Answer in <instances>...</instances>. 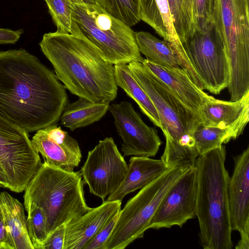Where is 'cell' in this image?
Instances as JSON below:
<instances>
[{
	"label": "cell",
	"instance_id": "6da1fadb",
	"mask_svg": "<svg viewBox=\"0 0 249 249\" xmlns=\"http://www.w3.org/2000/svg\"><path fill=\"white\" fill-rule=\"evenodd\" d=\"M66 89L26 50L0 52V116L28 133L58 122L68 104Z\"/></svg>",
	"mask_w": 249,
	"mask_h": 249
},
{
	"label": "cell",
	"instance_id": "7a4b0ae2",
	"mask_svg": "<svg viewBox=\"0 0 249 249\" xmlns=\"http://www.w3.org/2000/svg\"><path fill=\"white\" fill-rule=\"evenodd\" d=\"M39 46L57 78L72 94L93 103H110L116 98L114 66L90 43L55 32L45 34Z\"/></svg>",
	"mask_w": 249,
	"mask_h": 249
},
{
	"label": "cell",
	"instance_id": "3957f363",
	"mask_svg": "<svg viewBox=\"0 0 249 249\" xmlns=\"http://www.w3.org/2000/svg\"><path fill=\"white\" fill-rule=\"evenodd\" d=\"M128 65L158 113L166 140L160 158L165 167L195 166L198 156L194 137L195 129L200 124L198 114L187 107L142 63L132 62Z\"/></svg>",
	"mask_w": 249,
	"mask_h": 249
},
{
	"label": "cell",
	"instance_id": "277c9868",
	"mask_svg": "<svg viewBox=\"0 0 249 249\" xmlns=\"http://www.w3.org/2000/svg\"><path fill=\"white\" fill-rule=\"evenodd\" d=\"M224 145L198 156L196 216L200 243L205 249H231V229L227 196L230 178Z\"/></svg>",
	"mask_w": 249,
	"mask_h": 249
},
{
	"label": "cell",
	"instance_id": "5b68a950",
	"mask_svg": "<svg viewBox=\"0 0 249 249\" xmlns=\"http://www.w3.org/2000/svg\"><path fill=\"white\" fill-rule=\"evenodd\" d=\"M84 183L80 171H66L44 161L24 190L25 209L40 208L50 234L91 209L86 204Z\"/></svg>",
	"mask_w": 249,
	"mask_h": 249
},
{
	"label": "cell",
	"instance_id": "8992f818",
	"mask_svg": "<svg viewBox=\"0 0 249 249\" xmlns=\"http://www.w3.org/2000/svg\"><path fill=\"white\" fill-rule=\"evenodd\" d=\"M71 34L90 43L113 65L142 63L144 59L131 27L95 4L73 3Z\"/></svg>",
	"mask_w": 249,
	"mask_h": 249
},
{
	"label": "cell",
	"instance_id": "52a82bcc",
	"mask_svg": "<svg viewBox=\"0 0 249 249\" xmlns=\"http://www.w3.org/2000/svg\"><path fill=\"white\" fill-rule=\"evenodd\" d=\"M249 0H210L212 23L222 39L230 67L227 88L233 96L249 90Z\"/></svg>",
	"mask_w": 249,
	"mask_h": 249
},
{
	"label": "cell",
	"instance_id": "ba28073f",
	"mask_svg": "<svg viewBox=\"0 0 249 249\" xmlns=\"http://www.w3.org/2000/svg\"><path fill=\"white\" fill-rule=\"evenodd\" d=\"M180 67L200 89L219 94L228 88L230 67L224 43L213 24L196 32L175 51Z\"/></svg>",
	"mask_w": 249,
	"mask_h": 249
},
{
	"label": "cell",
	"instance_id": "9c48e42d",
	"mask_svg": "<svg viewBox=\"0 0 249 249\" xmlns=\"http://www.w3.org/2000/svg\"><path fill=\"white\" fill-rule=\"evenodd\" d=\"M191 167L168 168L130 199L119 212L106 249H124L136 239L142 238L165 195Z\"/></svg>",
	"mask_w": 249,
	"mask_h": 249
},
{
	"label": "cell",
	"instance_id": "30bf717a",
	"mask_svg": "<svg viewBox=\"0 0 249 249\" xmlns=\"http://www.w3.org/2000/svg\"><path fill=\"white\" fill-rule=\"evenodd\" d=\"M41 164L28 133L0 116V165L7 176L8 189L23 192Z\"/></svg>",
	"mask_w": 249,
	"mask_h": 249
},
{
	"label": "cell",
	"instance_id": "8fae6325",
	"mask_svg": "<svg viewBox=\"0 0 249 249\" xmlns=\"http://www.w3.org/2000/svg\"><path fill=\"white\" fill-rule=\"evenodd\" d=\"M139 3L141 20L173 49L196 32L195 0H139Z\"/></svg>",
	"mask_w": 249,
	"mask_h": 249
},
{
	"label": "cell",
	"instance_id": "7c38bea8",
	"mask_svg": "<svg viewBox=\"0 0 249 249\" xmlns=\"http://www.w3.org/2000/svg\"><path fill=\"white\" fill-rule=\"evenodd\" d=\"M128 164L111 137L100 140L89 151L80 173L91 194L104 201L123 182Z\"/></svg>",
	"mask_w": 249,
	"mask_h": 249
},
{
	"label": "cell",
	"instance_id": "4fadbf2b",
	"mask_svg": "<svg viewBox=\"0 0 249 249\" xmlns=\"http://www.w3.org/2000/svg\"><path fill=\"white\" fill-rule=\"evenodd\" d=\"M122 138L124 156L154 157L162 144L155 127L148 126L140 114L127 101L111 104L108 107Z\"/></svg>",
	"mask_w": 249,
	"mask_h": 249
},
{
	"label": "cell",
	"instance_id": "5bb4252c",
	"mask_svg": "<svg viewBox=\"0 0 249 249\" xmlns=\"http://www.w3.org/2000/svg\"><path fill=\"white\" fill-rule=\"evenodd\" d=\"M197 170L195 166L173 185L165 195L148 226L149 229L182 227L196 217Z\"/></svg>",
	"mask_w": 249,
	"mask_h": 249
},
{
	"label": "cell",
	"instance_id": "9a60e30c",
	"mask_svg": "<svg viewBox=\"0 0 249 249\" xmlns=\"http://www.w3.org/2000/svg\"><path fill=\"white\" fill-rule=\"evenodd\" d=\"M31 141L44 161L51 165L73 171L81 161L82 154L77 141L56 124L36 131Z\"/></svg>",
	"mask_w": 249,
	"mask_h": 249
},
{
	"label": "cell",
	"instance_id": "2e32d148",
	"mask_svg": "<svg viewBox=\"0 0 249 249\" xmlns=\"http://www.w3.org/2000/svg\"><path fill=\"white\" fill-rule=\"evenodd\" d=\"M122 201H105L65 224L63 249H83L121 210Z\"/></svg>",
	"mask_w": 249,
	"mask_h": 249
},
{
	"label": "cell",
	"instance_id": "e0dca14e",
	"mask_svg": "<svg viewBox=\"0 0 249 249\" xmlns=\"http://www.w3.org/2000/svg\"><path fill=\"white\" fill-rule=\"evenodd\" d=\"M233 160L227 196L231 229L239 231L249 224V147L234 157Z\"/></svg>",
	"mask_w": 249,
	"mask_h": 249
},
{
	"label": "cell",
	"instance_id": "ac0fdd59",
	"mask_svg": "<svg viewBox=\"0 0 249 249\" xmlns=\"http://www.w3.org/2000/svg\"><path fill=\"white\" fill-rule=\"evenodd\" d=\"M189 109L195 113L207 101L213 98L200 89L180 67L157 65L146 59L142 63Z\"/></svg>",
	"mask_w": 249,
	"mask_h": 249
},
{
	"label": "cell",
	"instance_id": "d6986e66",
	"mask_svg": "<svg viewBox=\"0 0 249 249\" xmlns=\"http://www.w3.org/2000/svg\"><path fill=\"white\" fill-rule=\"evenodd\" d=\"M167 169L161 160L131 157L123 182L115 191L108 195L107 201H122L126 195L147 185Z\"/></svg>",
	"mask_w": 249,
	"mask_h": 249
},
{
	"label": "cell",
	"instance_id": "ffe728a7",
	"mask_svg": "<svg viewBox=\"0 0 249 249\" xmlns=\"http://www.w3.org/2000/svg\"><path fill=\"white\" fill-rule=\"evenodd\" d=\"M249 112V91L240 99L226 101L213 97L205 102L198 111L200 124L226 127Z\"/></svg>",
	"mask_w": 249,
	"mask_h": 249
},
{
	"label": "cell",
	"instance_id": "44dd1931",
	"mask_svg": "<svg viewBox=\"0 0 249 249\" xmlns=\"http://www.w3.org/2000/svg\"><path fill=\"white\" fill-rule=\"evenodd\" d=\"M0 209L15 249H34L28 235L23 205L5 191L0 193Z\"/></svg>",
	"mask_w": 249,
	"mask_h": 249
},
{
	"label": "cell",
	"instance_id": "7402d4cb",
	"mask_svg": "<svg viewBox=\"0 0 249 249\" xmlns=\"http://www.w3.org/2000/svg\"><path fill=\"white\" fill-rule=\"evenodd\" d=\"M249 121V112L226 127L199 124L194 133L198 156L237 139L243 133Z\"/></svg>",
	"mask_w": 249,
	"mask_h": 249
},
{
	"label": "cell",
	"instance_id": "603a6c76",
	"mask_svg": "<svg viewBox=\"0 0 249 249\" xmlns=\"http://www.w3.org/2000/svg\"><path fill=\"white\" fill-rule=\"evenodd\" d=\"M109 103H93L79 97L75 102L67 104L60 117L61 124L71 131L89 125L105 116Z\"/></svg>",
	"mask_w": 249,
	"mask_h": 249
},
{
	"label": "cell",
	"instance_id": "cb8c5ba5",
	"mask_svg": "<svg viewBox=\"0 0 249 249\" xmlns=\"http://www.w3.org/2000/svg\"><path fill=\"white\" fill-rule=\"evenodd\" d=\"M116 85L138 105L142 111L157 127L161 125L157 110L146 92L133 77L128 64L114 65Z\"/></svg>",
	"mask_w": 249,
	"mask_h": 249
},
{
	"label": "cell",
	"instance_id": "d4e9b609",
	"mask_svg": "<svg viewBox=\"0 0 249 249\" xmlns=\"http://www.w3.org/2000/svg\"><path fill=\"white\" fill-rule=\"evenodd\" d=\"M135 38L140 53L148 61L162 66L180 67L177 55L166 41L144 31L135 32Z\"/></svg>",
	"mask_w": 249,
	"mask_h": 249
},
{
	"label": "cell",
	"instance_id": "484cf974",
	"mask_svg": "<svg viewBox=\"0 0 249 249\" xmlns=\"http://www.w3.org/2000/svg\"><path fill=\"white\" fill-rule=\"evenodd\" d=\"M95 4L131 27L140 20L139 0H94Z\"/></svg>",
	"mask_w": 249,
	"mask_h": 249
},
{
	"label": "cell",
	"instance_id": "4316f807",
	"mask_svg": "<svg viewBox=\"0 0 249 249\" xmlns=\"http://www.w3.org/2000/svg\"><path fill=\"white\" fill-rule=\"evenodd\" d=\"M26 211L28 235L34 249H39L49 235L45 215L43 210L37 207H31Z\"/></svg>",
	"mask_w": 249,
	"mask_h": 249
},
{
	"label": "cell",
	"instance_id": "83f0119b",
	"mask_svg": "<svg viewBox=\"0 0 249 249\" xmlns=\"http://www.w3.org/2000/svg\"><path fill=\"white\" fill-rule=\"evenodd\" d=\"M59 33L71 34L72 5L76 0H44Z\"/></svg>",
	"mask_w": 249,
	"mask_h": 249
},
{
	"label": "cell",
	"instance_id": "f1b7e54d",
	"mask_svg": "<svg viewBox=\"0 0 249 249\" xmlns=\"http://www.w3.org/2000/svg\"><path fill=\"white\" fill-rule=\"evenodd\" d=\"M194 15L196 32H203L213 24L210 16V0H195Z\"/></svg>",
	"mask_w": 249,
	"mask_h": 249
},
{
	"label": "cell",
	"instance_id": "f546056e",
	"mask_svg": "<svg viewBox=\"0 0 249 249\" xmlns=\"http://www.w3.org/2000/svg\"><path fill=\"white\" fill-rule=\"evenodd\" d=\"M119 213L101 229L83 249H106V243L116 224Z\"/></svg>",
	"mask_w": 249,
	"mask_h": 249
},
{
	"label": "cell",
	"instance_id": "4dcf8cb0",
	"mask_svg": "<svg viewBox=\"0 0 249 249\" xmlns=\"http://www.w3.org/2000/svg\"><path fill=\"white\" fill-rule=\"evenodd\" d=\"M65 224L55 229L49 235L39 249H63Z\"/></svg>",
	"mask_w": 249,
	"mask_h": 249
},
{
	"label": "cell",
	"instance_id": "1f68e13d",
	"mask_svg": "<svg viewBox=\"0 0 249 249\" xmlns=\"http://www.w3.org/2000/svg\"><path fill=\"white\" fill-rule=\"evenodd\" d=\"M23 32V29L15 31L0 28V45L15 44L19 39Z\"/></svg>",
	"mask_w": 249,
	"mask_h": 249
},
{
	"label": "cell",
	"instance_id": "d6a6232c",
	"mask_svg": "<svg viewBox=\"0 0 249 249\" xmlns=\"http://www.w3.org/2000/svg\"><path fill=\"white\" fill-rule=\"evenodd\" d=\"M0 249H15L13 242L7 230L0 209Z\"/></svg>",
	"mask_w": 249,
	"mask_h": 249
},
{
	"label": "cell",
	"instance_id": "836d02e7",
	"mask_svg": "<svg viewBox=\"0 0 249 249\" xmlns=\"http://www.w3.org/2000/svg\"><path fill=\"white\" fill-rule=\"evenodd\" d=\"M240 239L235 248L236 249H249V224L246 225L240 231Z\"/></svg>",
	"mask_w": 249,
	"mask_h": 249
},
{
	"label": "cell",
	"instance_id": "e575fe53",
	"mask_svg": "<svg viewBox=\"0 0 249 249\" xmlns=\"http://www.w3.org/2000/svg\"><path fill=\"white\" fill-rule=\"evenodd\" d=\"M0 184L3 187L9 189V183L5 172L0 165Z\"/></svg>",
	"mask_w": 249,
	"mask_h": 249
},
{
	"label": "cell",
	"instance_id": "d590c367",
	"mask_svg": "<svg viewBox=\"0 0 249 249\" xmlns=\"http://www.w3.org/2000/svg\"><path fill=\"white\" fill-rule=\"evenodd\" d=\"M78 1L90 4H95L94 0H76Z\"/></svg>",
	"mask_w": 249,
	"mask_h": 249
},
{
	"label": "cell",
	"instance_id": "8d00e7d4",
	"mask_svg": "<svg viewBox=\"0 0 249 249\" xmlns=\"http://www.w3.org/2000/svg\"><path fill=\"white\" fill-rule=\"evenodd\" d=\"M2 185L1 184H0V188L2 187Z\"/></svg>",
	"mask_w": 249,
	"mask_h": 249
}]
</instances>
